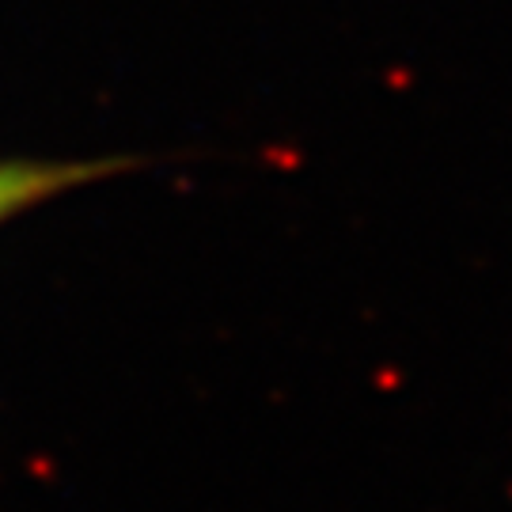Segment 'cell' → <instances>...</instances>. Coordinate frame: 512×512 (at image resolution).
<instances>
[{
    "label": "cell",
    "mask_w": 512,
    "mask_h": 512,
    "mask_svg": "<svg viewBox=\"0 0 512 512\" xmlns=\"http://www.w3.org/2000/svg\"><path fill=\"white\" fill-rule=\"evenodd\" d=\"M118 167L122 160H0V224Z\"/></svg>",
    "instance_id": "cell-1"
}]
</instances>
